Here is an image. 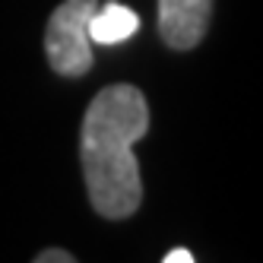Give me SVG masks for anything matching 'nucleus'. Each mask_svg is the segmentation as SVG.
<instances>
[{
	"label": "nucleus",
	"mask_w": 263,
	"mask_h": 263,
	"mask_svg": "<svg viewBox=\"0 0 263 263\" xmlns=\"http://www.w3.org/2000/svg\"><path fill=\"white\" fill-rule=\"evenodd\" d=\"M149 130L146 96L130 86H105L89 102L80 127V162L89 203L102 219H130L143 203L140 162L134 146Z\"/></svg>",
	"instance_id": "f257e3e1"
},
{
	"label": "nucleus",
	"mask_w": 263,
	"mask_h": 263,
	"mask_svg": "<svg viewBox=\"0 0 263 263\" xmlns=\"http://www.w3.org/2000/svg\"><path fill=\"white\" fill-rule=\"evenodd\" d=\"M102 0H64L51 13L45 29V54L58 77L77 80L92 70V39L89 20Z\"/></svg>",
	"instance_id": "f03ea898"
},
{
	"label": "nucleus",
	"mask_w": 263,
	"mask_h": 263,
	"mask_svg": "<svg viewBox=\"0 0 263 263\" xmlns=\"http://www.w3.org/2000/svg\"><path fill=\"white\" fill-rule=\"evenodd\" d=\"M159 35L172 51H194L213 20V0H159Z\"/></svg>",
	"instance_id": "7ed1b4c3"
},
{
	"label": "nucleus",
	"mask_w": 263,
	"mask_h": 263,
	"mask_svg": "<svg viewBox=\"0 0 263 263\" xmlns=\"http://www.w3.org/2000/svg\"><path fill=\"white\" fill-rule=\"evenodd\" d=\"M140 32V16L124 4H99V10L89 20V39L92 45H121L130 35Z\"/></svg>",
	"instance_id": "20e7f679"
},
{
	"label": "nucleus",
	"mask_w": 263,
	"mask_h": 263,
	"mask_svg": "<svg viewBox=\"0 0 263 263\" xmlns=\"http://www.w3.org/2000/svg\"><path fill=\"white\" fill-rule=\"evenodd\" d=\"M35 263H77V257L64 248H45L42 254H35Z\"/></svg>",
	"instance_id": "39448f33"
},
{
	"label": "nucleus",
	"mask_w": 263,
	"mask_h": 263,
	"mask_svg": "<svg viewBox=\"0 0 263 263\" xmlns=\"http://www.w3.org/2000/svg\"><path fill=\"white\" fill-rule=\"evenodd\" d=\"M162 263H194V254L187 251V248H172L162 257Z\"/></svg>",
	"instance_id": "423d86ee"
}]
</instances>
